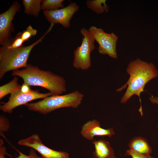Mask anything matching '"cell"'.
<instances>
[{
    "instance_id": "8fae6325",
    "label": "cell",
    "mask_w": 158,
    "mask_h": 158,
    "mask_svg": "<svg viewBox=\"0 0 158 158\" xmlns=\"http://www.w3.org/2000/svg\"><path fill=\"white\" fill-rule=\"evenodd\" d=\"M82 137L88 140H93L96 136H107L110 138L115 134L113 128L104 129L101 127L100 122L95 119L89 120L81 127Z\"/></svg>"
},
{
    "instance_id": "44dd1931",
    "label": "cell",
    "mask_w": 158,
    "mask_h": 158,
    "mask_svg": "<svg viewBox=\"0 0 158 158\" xmlns=\"http://www.w3.org/2000/svg\"><path fill=\"white\" fill-rule=\"evenodd\" d=\"M15 158H44L42 157L38 156L35 152V150L31 148L28 155H26L21 152H19L18 156Z\"/></svg>"
},
{
    "instance_id": "5b68a950",
    "label": "cell",
    "mask_w": 158,
    "mask_h": 158,
    "mask_svg": "<svg viewBox=\"0 0 158 158\" xmlns=\"http://www.w3.org/2000/svg\"><path fill=\"white\" fill-rule=\"evenodd\" d=\"M80 32L83 36L82 42L74 51L73 66L76 68L87 70L91 66L90 54L95 48V40L87 29L82 28Z\"/></svg>"
},
{
    "instance_id": "cb8c5ba5",
    "label": "cell",
    "mask_w": 158,
    "mask_h": 158,
    "mask_svg": "<svg viewBox=\"0 0 158 158\" xmlns=\"http://www.w3.org/2000/svg\"><path fill=\"white\" fill-rule=\"evenodd\" d=\"M149 99L152 104L158 105V96L154 97L152 95L149 97Z\"/></svg>"
},
{
    "instance_id": "2e32d148",
    "label": "cell",
    "mask_w": 158,
    "mask_h": 158,
    "mask_svg": "<svg viewBox=\"0 0 158 158\" xmlns=\"http://www.w3.org/2000/svg\"><path fill=\"white\" fill-rule=\"evenodd\" d=\"M106 0H88L86 3L88 8L98 14L104 12L107 13L109 11V6L106 3Z\"/></svg>"
},
{
    "instance_id": "7c38bea8",
    "label": "cell",
    "mask_w": 158,
    "mask_h": 158,
    "mask_svg": "<svg viewBox=\"0 0 158 158\" xmlns=\"http://www.w3.org/2000/svg\"><path fill=\"white\" fill-rule=\"evenodd\" d=\"M92 143L95 148L92 153L94 158H116L114 150L108 141L94 139Z\"/></svg>"
},
{
    "instance_id": "9a60e30c",
    "label": "cell",
    "mask_w": 158,
    "mask_h": 158,
    "mask_svg": "<svg viewBox=\"0 0 158 158\" xmlns=\"http://www.w3.org/2000/svg\"><path fill=\"white\" fill-rule=\"evenodd\" d=\"M18 78L15 76L13 79L9 83L0 87V99H1L7 95L20 90L21 85L18 82Z\"/></svg>"
},
{
    "instance_id": "30bf717a",
    "label": "cell",
    "mask_w": 158,
    "mask_h": 158,
    "mask_svg": "<svg viewBox=\"0 0 158 158\" xmlns=\"http://www.w3.org/2000/svg\"><path fill=\"white\" fill-rule=\"evenodd\" d=\"M20 5L14 1L8 10L0 14V44L1 45L9 39L14 29L12 20L20 11Z\"/></svg>"
},
{
    "instance_id": "ba28073f",
    "label": "cell",
    "mask_w": 158,
    "mask_h": 158,
    "mask_svg": "<svg viewBox=\"0 0 158 158\" xmlns=\"http://www.w3.org/2000/svg\"><path fill=\"white\" fill-rule=\"evenodd\" d=\"M18 144L31 147L38 152L44 158H69L67 152L58 151L51 149L44 145L39 135L33 134L26 138L19 140Z\"/></svg>"
},
{
    "instance_id": "3957f363",
    "label": "cell",
    "mask_w": 158,
    "mask_h": 158,
    "mask_svg": "<svg viewBox=\"0 0 158 158\" xmlns=\"http://www.w3.org/2000/svg\"><path fill=\"white\" fill-rule=\"evenodd\" d=\"M53 25H51L46 32L38 40L28 46L23 45L15 49L9 48L2 45L0 48V78L11 71L26 67L30 52L33 48L42 41L51 30Z\"/></svg>"
},
{
    "instance_id": "ac0fdd59",
    "label": "cell",
    "mask_w": 158,
    "mask_h": 158,
    "mask_svg": "<svg viewBox=\"0 0 158 158\" xmlns=\"http://www.w3.org/2000/svg\"><path fill=\"white\" fill-rule=\"evenodd\" d=\"M21 38L24 42L28 41L32 36L35 35L37 32V30L29 25L26 29L22 32H20Z\"/></svg>"
},
{
    "instance_id": "603a6c76",
    "label": "cell",
    "mask_w": 158,
    "mask_h": 158,
    "mask_svg": "<svg viewBox=\"0 0 158 158\" xmlns=\"http://www.w3.org/2000/svg\"><path fill=\"white\" fill-rule=\"evenodd\" d=\"M20 90L22 92L28 93L30 92L31 90L30 89L29 86L23 83L21 85Z\"/></svg>"
},
{
    "instance_id": "6da1fadb",
    "label": "cell",
    "mask_w": 158,
    "mask_h": 158,
    "mask_svg": "<svg viewBox=\"0 0 158 158\" xmlns=\"http://www.w3.org/2000/svg\"><path fill=\"white\" fill-rule=\"evenodd\" d=\"M130 77L126 84L117 90L120 92L127 87L120 102L125 103L133 95L138 97L140 103L139 111L141 116L143 115L141 93L144 91L146 84L151 80L158 76V71L155 66L152 63H147L139 59L130 62L126 69Z\"/></svg>"
},
{
    "instance_id": "e0dca14e",
    "label": "cell",
    "mask_w": 158,
    "mask_h": 158,
    "mask_svg": "<svg viewBox=\"0 0 158 158\" xmlns=\"http://www.w3.org/2000/svg\"><path fill=\"white\" fill-rule=\"evenodd\" d=\"M63 0H44L42 1L41 9L44 10L52 11L64 7L62 4Z\"/></svg>"
},
{
    "instance_id": "d4e9b609",
    "label": "cell",
    "mask_w": 158,
    "mask_h": 158,
    "mask_svg": "<svg viewBox=\"0 0 158 158\" xmlns=\"http://www.w3.org/2000/svg\"><path fill=\"white\" fill-rule=\"evenodd\" d=\"M157 128L158 129V126H157Z\"/></svg>"
},
{
    "instance_id": "5bb4252c",
    "label": "cell",
    "mask_w": 158,
    "mask_h": 158,
    "mask_svg": "<svg viewBox=\"0 0 158 158\" xmlns=\"http://www.w3.org/2000/svg\"><path fill=\"white\" fill-rule=\"evenodd\" d=\"M41 0H23L24 13L35 16H38L41 9Z\"/></svg>"
},
{
    "instance_id": "7a4b0ae2",
    "label": "cell",
    "mask_w": 158,
    "mask_h": 158,
    "mask_svg": "<svg viewBox=\"0 0 158 158\" xmlns=\"http://www.w3.org/2000/svg\"><path fill=\"white\" fill-rule=\"evenodd\" d=\"M11 75L20 77L29 86L47 89L52 95H60L66 91V82L63 77L30 64L22 69L13 71Z\"/></svg>"
},
{
    "instance_id": "d6986e66",
    "label": "cell",
    "mask_w": 158,
    "mask_h": 158,
    "mask_svg": "<svg viewBox=\"0 0 158 158\" xmlns=\"http://www.w3.org/2000/svg\"><path fill=\"white\" fill-rule=\"evenodd\" d=\"M10 127L8 119L3 115L0 116V133L2 135L3 133L7 131Z\"/></svg>"
},
{
    "instance_id": "7402d4cb",
    "label": "cell",
    "mask_w": 158,
    "mask_h": 158,
    "mask_svg": "<svg viewBox=\"0 0 158 158\" xmlns=\"http://www.w3.org/2000/svg\"><path fill=\"white\" fill-rule=\"evenodd\" d=\"M2 139H0V158H5V155L7 153L6 147L4 145Z\"/></svg>"
},
{
    "instance_id": "277c9868",
    "label": "cell",
    "mask_w": 158,
    "mask_h": 158,
    "mask_svg": "<svg viewBox=\"0 0 158 158\" xmlns=\"http://www.w3.org/2000/svg\"><path fill=\"white\" fill-rule=\"evenodd\" d=\"M83 95L78 91L63 95H52L42 100L25 105L30 111L43 114L64 107L77 108L81 104Z\"/></svg>"
},
{
    "instance_id": "9c48e42d",
    "label": "cell",
    "mask_w": 158,
    "mask_h": 158,
    "mask_svg": "<svg viewBox=\"0 0 158 158\" xmlns=\"http://www.w3.org/2000/svg\"><path fill=\"white\" fill-rule=\"evenodd\" d=\"M79 8L75 3L72 2L66 7L55 10H44L43 12L47 20L51 24L59 23L64 27L68 28L71 18Z\"/></svg>"
},
{
    "instance_id": "ffe728a7",
    "label": "cell",
    "mask_w": 158,
    "mask_h": 158,
    "mask_svg": "<svg viewBox=\"0 0 158 158\" xmlns=\"http://www.w3.org/2000/svg\"><path fill=\"white\" fill-rule=\"evenodd\" d=\"M125 155H130L132 158H154L150 155L141 154L130 149L126 151Z\"/></svg>"
},
{
    "instance_id": "4fadbf2b",
    "label": "cell",
    "mask_w": 158,
    "mask_h": 158,
    "mask_svg": "<svg viewBox=\"0 0 158 158\" xmlns=\"http://www.w3.org/2000/svg\"><path fill=\"white\" fill-rule=\"evenodd\" d=\"M128 146L129 149L143 155H150L152 151L147 140L141 137L132 138L129 142Z\"/></svg>"
},
{
    "instance_id": "8992f818",
    "label": "cell",
    "mask_w": 158,
    "mask_h": 158,
    "mask_svg": "<svg viewBox=\"0 0 158 158\" xmlns=\"http://www.w3.org/2000/svg\"><path fill=\"white\" fill-rule=\"evenodd\" d=\"M88 30L99 44L98 51L100 54L117 58L116 48L118 38L116 35L113 32L107 33L103 29L93 26H90Z\"/></svg>"
},
{
    "instance_id": "52a82bcc",
    "label": "cell",
    "mask_w": 158,
    "mask_h": 158,
    "mask_svg": "<svg viewBox=\"0 0 158 158\" xmlns=\"http://www.w3.org/2000/svg\"><path fill=\"white\" fill-rule=\"evenodd\" d=\"M52 95L50 93H40L38 90H31L28 93L22 92L20 89L11 94L8 101L0 106V109L4 112L11 113L13 110L19 106L25 105L33 100L44 99Z\"/></svg>"
}]
</instances>
